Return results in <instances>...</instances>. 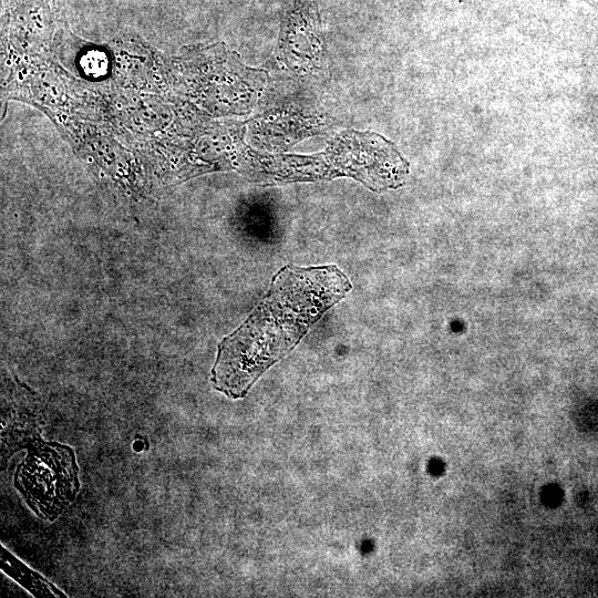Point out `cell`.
I'll return each instance as SVG.
<instances>
[{
    "label": "cell",
    "mask_w": 598,
    "mask_h": 598,
    "mask_svg": "<svg viewBox=\"0 0 598 598\" xmlns=\"http://www.w3.org/2000/svg\"><path fill=\"white\" fill-rule=\"evenodd\" d=\"M351 288L332 264L283 266L258 306L218 344L210 375L214 388L228 398H244Z\"/></svg>",
    "instance_id": "6da1fadb"
},
{
    "label": "cell",
    "mask_w": 598,
    "mask_h": 598,
    "mask_svg": "<svg viewBox=\"0 0 598 598\" xmlns=\"http://www.w3.org/2000/svg\"><path fill=\"white\" fill-rule=\"evenodd\" d=\"M14 485L30 508L53 520L79 492L73 450L41 439L28 446V455L14 474Z\"/></svg>",
    "instance_id": "7a4b0ae2"
}]
</instances>
